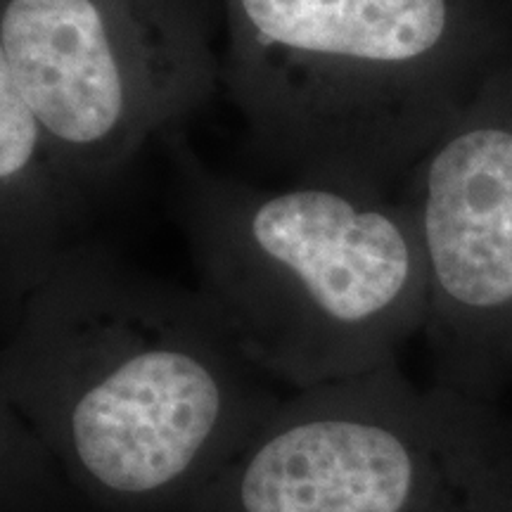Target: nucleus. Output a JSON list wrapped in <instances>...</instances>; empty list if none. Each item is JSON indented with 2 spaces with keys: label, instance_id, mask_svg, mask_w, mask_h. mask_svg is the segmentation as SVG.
Wrapping results in <instances>:
<instances>
[{
  "label": "nucleus",
  "instance_id": "0eeeda50",
  "mask_svg": "<svg viewBox=\"0 0 512 512\" xmlns=\"http://www.w3.org/2000/svg\"><path fill=\"white\" fill-rule=\"evenodd\" d=\"M86 209L57 162L36 112L0 81V275L3 294L19 290L69 240Z\"/></svg>",
  "mask_w": 512,
  "mask_h": 512
},
{
  "label": "nucleus",
  "instance_id": "20e7f679",
  "mask_svg": "<svg viewBox=\"0 0 512 512\" xmlns=\"http://www.w3.org/2000/svg\"><path fill=\"white\" fill-rule=\"evenodd\" d=\"M183 512H512V418L389 363L287 394Z\"/></svg>",
  "mask_w": 512,
  "mask_h": 512
},
{
  "label": "nucleus",
  "instance_id": "39448f33",
  "mask_svg": "<svg viewBox=\"0 0 512 512\" xmlns=\"http://www.w3.org/2000/svg\"><path fill=\"white\" fill-rule=\"evenodd\" d=\"M0 81L29 102L88 204L200 110L221 67L159 0H5Z\"/></svg>",
  "mask_w": 512,
  "mask_h": 512
},
{
  "label": "nucleus",
  "instance_id": "7ed1b4c3",
  "mask_svg": "<svg viewBox=\"0 0 512 512\" xmlns=\"http://www.w3.org/2000/svg\"><path fill=\"white\" fill-rule=\"evenodd\" d=\"M221 86L297 181L389 192L505 50L456 0H233Z\"/></svg>",
  "mask_w": 512,
  "mask_h": 512
},
{
  "label": "nucleus",
  "instance_id": "f03ea898",
  "mask_svg": "<svg viewBox=\"0 0 512 512\" xmlns=\"http://www.w3.org/2000/svg\"><path fill=\"white\" fill-rule=\"evenodd\" d=\"M200 292L261 373L290 392L399 363L427 323V266L406 202L354 185L259 188L176 143Z\"/></svg>",
  "mask_w": 512,
  "mask_h": 512
},
{
  "label": "nucleus",
  "instance_id": "423d86ee",
  "mask_svg": "<svg viewBox=\"0 0 512 512\" xmlns=\"http://www.w3.org/2000/svg\"><path fill=\"white\" fill-rule=\"evenodd\" d=\"M425 254L432 382L498 403L512 384V55L408 171Z\"/></svg>",
  "mask_w": 512,
  "mask_h": 512
},
{
  "label": "nucleus",
  "instance_id": "f257e3e1",
  "mask_svg": "<svg viewBox=\"0 0 512 512\" xmlns=\"http://www.w3.org/2000/svg\"><path fill=\"white\" fill-rule=\"evenodd\" d=\"M209 299L74 242L3 294V451L98 512H183L287 394Z\"/></svg>",
  "mask_w": 512,
  "mask_h": 512
}]
</instances>
